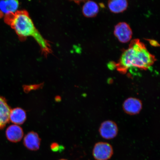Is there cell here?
<instances>
[{"label":"cell","instance_id":"cell-1","mask_svg":"<svg viewBox=\"0 0 160 160\" xmlns=\"http://www.w3.org/2000/svg\"><path fill=\"white\" fill-rule=\"evenodd\" d=\"M156 61L155 56L149 52L144 44L139 39H134L131 41L128 49L124 50L115 67L120 73L125 74L132 67L146 70Z\"/></svg>","mask_w":160,"mask_h":160},{"label":"cell","instance_id":"cell-2","mask_svg":"<svg viewBox=\"0 0 160 160\" xmlns=\"http://www.w3.org/2000/svg\"><path fill=\"white\" fill-rule=\"evenodd\" d=\"M5 21L11 25L19 37H33L43 51L45 52H49L48 44L36 28L27 12L19 11L14 15L5 16Z\"/></svg>","mask_w":160,"mask_h":160},{"label":"cell","instance_id":"cell-3","mask_svg":"<svg viewBox=\"0 0 160 160\" xmlns=\"http://www.w3.org/2000/svg\"><path fill=\"white\" fill-rule=\"evenodd\" d=\"M111 145L105 142L96 143L93 149L92 154L96 160H108L113 155Z\"/></svg>","mask_w":160,"mask_h":160},{"label":"cell","instance_id":"cell-4","mask_svg":"<svg viewBox=\"0 0 160 160\" xmlns=\"http://www.w3.org/2000/svg\"><path fill=\"white\" fill-rule=\"evenodd\" d=\"M114 34L120 42L126 43L131 41L132 31L128 24L121 22L115 26Z\"/></svg>","mask_w":160,"mask_h":160},{"label":"cell","instance_id":"cell-5","mask_svg":"<svg viewBox=\"0 0 160 160\" xmlns=\"http://www.w3.org/2000/svg\"><path fill=\"white\" fill-rule=\"evenodd\" d=\"M99 132L100 135L104 139H111L118 135V128L115 122L108 120L101 123L99 127Z\"/></svg>","mask_w":160,"mask_h":160},{"label":"cell","instance_id":"cell-6","mask_svg":"<svg viewBox=\"0 0 160 160\" xmlns=\"http://www.w3.org/2000/svg\"><path fill=\"white\" fill-rule=\"evenodd\" d=\"M123 109L125 113L133 115L138 114L142 108L141 100L135 98H129L126 99L123 104Z\"/></svg>","mask_w":160,"mask_h":160},{"label":"cell","instance_id":"cell-7","mask_svg":"<svg viewBox=\"0 0 160 160\" xmlns=\"http://www.w3.org/2000/svg\"><path fill=\"white\" fill-rule=\"evenodd\" d=\"M19 7V2L15 0L0 1V11L5 16L15 14Z\"/></svg>","mask_w":160,"mask_h":160},{"label":"cell","instance_id":"cell-8","mask_svg":"<svg viewBox=\"0 0 160 160\" xmlns=\"http://www.w3.org/2000/svg\"><path fill=\"white\" fill-rule=\"evenodd\" d=\"M23 144L31 151H37L41 145V139L38 134L34 132H30L24 138Z\"/></svg>","mask_w":160,"mask_h":160},{"label":"cell","instance_id":"cell-9","mask_svg":"<svg viewBox=\"0 0 160 160\" xmlns=\"http://www.w3.org/2000/svg\"><path fill=\"white\" fill-rule=\"evenodd\" d=\"M11 111L6 100L0 96V129L3 128L8 123Z\"/></svg>","mask_w":160,"mask_h":160},{"label":"cell","instance_id":"cell-10","mask_svg":"<svg viewBox=\"0 0 160 160\" xmlns=\"http://www.w3.org/2000/svg\"><path fill=\"white\" fill-rule=\"evenodd\" d=\"M6 137L10 142H18L21 141L23 137L22 129L17 125H10L6 132Z\"/></svg>","mask_w":160,"mask_h":160},{"label":"cell","instance_id":"cell-11","mask_svg":"<svg viewBox=\"0 0 160 160\" xmlns=\"http://www.w3.org/2000/svg\"><path fill=\"white\" fill-rule=\"evenodd\" d=\"M27 119V114L25 110L20 108L11 110L9 120L15 125H22Z\"/></svg>","mask_w":160,"mask_h":160},{"label":"cell","instance_id":"cell-12","mask_svg":"<svg viewBox=\"0 0 160 160\" xmlns=\"http://www.w3.org/2000/svg\"><path fill=\"white\" fill-rule=\"evenodd\" d=\"M99 12V6L95 2L87 1L83 6L82 13L86 17H94L98 15Z\"/></svg>","mask_w":160,"mask_h":160},{"label":"cell","instance_id":"cell-13","mask_svg":"<svg viewBox=\"0 0 160 160\" xmlns=\"http://www.w3.org/2000/svg\"><path fill=\"white\" fill-rule=\"evenodd\" d=\"M128 2L126 0H114L110 1L108 3V6L112 12L118 13L122 12L127 9Z\"/></svg>","mask_w":160,"mask_h":160},{"label":"cell","instance_id":"cell-14","mask_svg":"<svg viewBox=\"0 0 160 160\" xmlns=\"http://www.w3.org/2000/svg\"><path fill=\"white\" fill-rule=\"evenodd\" d=\"M51 148L52 151L54 152L62 151L64 149L62 146H60L57 143H52L51 146Z\"/></svg>","mask_w":160,"mask_h":160},{"label":"cell","instance_id":"cell-15","mask_svg":"<svg viewBox=\"0 0 160 160\" xmlns=\"http://www.w3.org/2000/svg\"><path fill=\"white\" fill-rule=\"evenodd\" d=\"M149 41V43L151 45L155 47H159V45L157 41L153 40H148Z\"/></svg>","mask_w":160,"mask_h":160},{"label":"cell","instance_id":"cell-16","mask_svg":"<svg viewBox=\"0 0 160 160\" xmlns=\"http://www.w3.org/2000/svg\"><path fill=\"white\" fill-rule=\"evenodd\" d=\"M3 13L1 12V11H0V18H2L3 17Z\"/></svg>","mask_w":160,"mask_h":160},{"label":"cell","instance_id":"cell-17","mask_svg":"<svg viewBox=\"0 0 160 160\" xmlns=\"http://www.w3.org/2000/svg\"><path fill=\"white\" fill-rule=\"evenodd\" d=\"M59 160H67V159H62Z\"/></svg>","mask_w":160,"mask_h":160}]
</instances>
